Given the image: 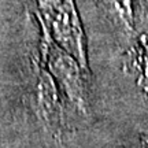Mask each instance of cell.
<instances>
[{"instance_id":"7a4b0ae2","label":"cell","mask_w":148,"mask_h":148,"mask_svg":"<svg viewBox=\"0 0 148 148\" xmlns=\"http://www.w3.org/2000/svg\"><path fill=\"white\" fill-rule=\"evenodd\" d=\"M42 16V23L47 26L55 42L75 58L82 69L89 73L85 36L74 0H60L52 10Z\"/></svg>"},{"instance_id":"6da1fadb","label":"cell","mask_w":148,"mask_h":148,"mask_svg":"<svg viewBox=\"0 0 148 148\" xmlns=\"http://www.w3.org/2000/svg\"><path fill=\"white\" fill-rule=\"evenodd\" d=\"M41 23V55L45 69L51 73L56 84L62 88L69 99L78 110L86 107V71L69 52L60 48L49 34L47 26Z\"/></svg>"},{"instance_id":"277c9868","label":"cell","mask_w":148,"mask_h":148,"mask_svg":"<svg viewBox=\"0 0 148 148\" xmlns=\"http://www.w3.org/2000/svg\"><path fill=\"white\" fill-rule=\"evenodd\" d=\"M107 14L125 32H132L134 27L133 0H100Z\"/></svg>"},{"instance_id":"3957f363","label":"cell","mask_w":148,"mask_h":148,"mask_svg":"<svg viewBox=\"0 0 148 148\" xmlns=\"http://www.w3.org/2000/svg\"><path fill=\"white\" fill-rule=\"evenodd\" d=\"M32 103L34 110L49 125L60 121V97L56 81L45 67L34 66L32 81Z\"/></svg>"},{"instance_id":"8992f818","label":"cell","mask_w":148,"mask_h":148,"mask_svg":"<svg viewBox=\"0 0 148 148\" xmlns=\"http://www.w3.org/2000/svg\"><path fill=\"white\" fill-rule=\"evenodd\" d=\"M59 1L60 0H34V3L37 4V7H38V10H40V12H41L42 15L49 12Z\"/></svg>"},{"instance_id":"5b68a950","label":"cell","mask_w":148,"mask_h":148,"mask_svg":"<svg viewBox=\"0 0 148 148\" xmlns=\"http://www.w3.org/2000/svg\"><path fill=\"white\" fill-rule=\"evenodd\" d=\"M133 70L137 75V82L141 89L148 93V34H144L138 38L134 45L130 58Z\"/></svg>"},{"instance_id":"52a82bcc","label":"cell","mask_w":148,"mask_h":148,"mask_svg":"<svg viewBox=\"0 0 148 148\" xmlns=\"http://www.w3.org/2000/svg\"><path fill=\"white\" fill-rule=\"evenodd\" d=\"M144 148H148V140H144Z\"/></svg>"}]
</instances>
